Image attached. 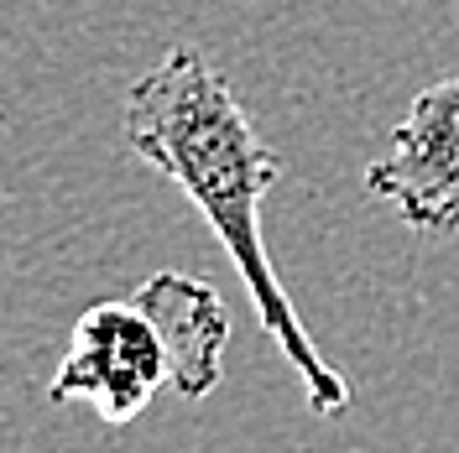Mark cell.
<instances>
[{"label": "cell", "mask_w": 459, "mask_h": 453, "mask_svg": "<svg viewBox=\"0 0 459 453\" xmlns=\"http://www.w3.org/2000/svg\"><path fill=\"white\" fill-rule=\"evenodd\" d=\"M126 146L152 172L183 188V199L204 214L220 251L240 271L251 292V308L261 318V334L277 344L287 365L303 380V401L314 417H340L350 406V380L318 355L303 318L292 308L287 286L277 282V266L266 255L261 203L277 188L282 162L256 136L246 105L220 79V68L199 47H168L162 63H152L136 84L126 89L120 110Z\"/></svg>", "instance_id": "obj_1"}, {"label": "cell", "mask_w": 459, "mask_h": 453, "mask_svg": "<svg viewBox=\"0 0 459 453\" xmlns=\"http://www.w3.org/2000/svg\"><path fill=\"white\" fill-rule=\"evenodd\" d=\"M168 386V349L152 318L131 297L126 303H89L68 334L63 365L48 380V401H89L100 423H136L152 397Z\"/></svg>", "instance_id": "obj_2"}, {"label": "cell", "mask_w": 459, "mask_h": 453, "mask_svg": "<svg viewBox=\"0 0 459 453\" xmlns=\"http://www.w3.org/2000/svg\"><path fill=\"white\" fill-rule=\"evenodd\" d=\"M366 188L397 209L402 225L459 235V73L429 84L407 105L386 157L366 167Z\"/></svg>", "instance_id": "obj_3"}, {"label": "cell", "mask_w": 459, "mask_h": 453, "mask_svg": "<svg viewBox=\"0 0 459 453\" xmlns=\"http://www.w3.org/2000/svg\"><path fill=\"white\" fill-rule=\"evenodd\" d=\"M131 303L152 318L157 339L168 349V386L183 401H204L225 380L230 312L214 282L188 271H157L131 292Z\"/></svg>", "instance_id": "obj_4"}]
</instances>
